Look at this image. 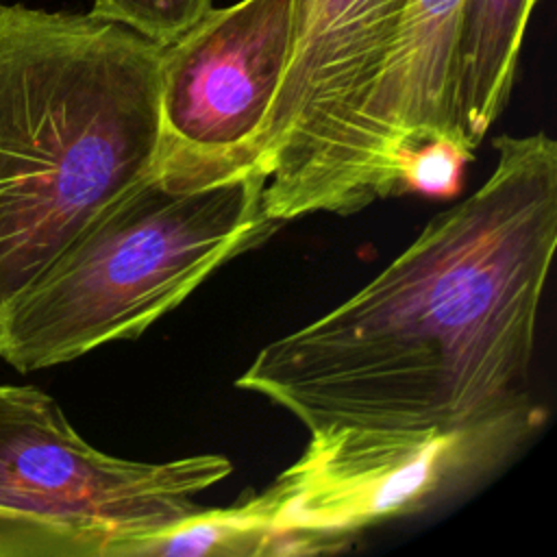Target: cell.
I'll use <instances>...</instances> for the list:
<instances>
[{"label": "cell", "mask_w": 557, "mask_h": 557, "mask_svg": "<svg viewBox=\"0 0 557 557\" xmlns=\"http://www.w3.org/2000/svg\"><path fill=\"white\" fill-rule=\"evenodd\" d=\"M292 39L294 0H239L161 46L152 174L185 189L252 170Z\"/></svg>", "instance_id": "obj_7"}, {"label": "cell", "mask_w": 557, "mask_h": 557, "mask_svg": "<svg viewBox=\"0 0 557 557\" xmlns=\"http://www.w3.org/2000/svg\"><path fill=\"white\" fill-rule=\"evenodd\" d=\"M540 422L520 418L459 433H309L302 455L259 492L276 555L346 548L366 527L450 496L503 463Z\"/></svg>", "instance_id": "obj_6"}, {"label": "cell", "mask_w": 557, "mask_h": 557, "mask_svg": "<svg viewBox=\"0 0 557 557\" xmlns=\"http://www.w3.org/2000/svg\"><path fill=\"white\" fill-rule=\"evenodd\" d=\"M0 557H94L72 531L0 507Z\"/></svg>", "instance_id": "obj_12"}, {"label": "cell", "mask_w": 557, "mask_h": 557, "mask_svg": "<svg viewBox=\"0 0 557 557\" xmlns=\"http://www.w3.org/2000/svg\"><path fill=\"white\" fill-rule=\"evenodd\" d=\"M472 150L453 141H431L420 146L407 161L400 176V194H422L446 198L457 194L463 168L472 161Z\"/></svg>", "instance_id": "obj_13"}, {"label": "cell", "mask_w": 557, "mask_h": 557, "mask_svg": "<svg viewBox=\"0 0 557 557\" xmlns=\"http://www.w3.org/2000/svg\"><path fill=\"white\" fill-rule=\"evenodd\" d=\"M540 0H461L455 41V111L476 148L509 102L522 39Z\"/></svg>", "instance_id": "obj_9"}, {"label": "cell", "mask_w": 557, "mask_h": 557, "mask_svg": "<svg viewBox=\"0 0 557 557\" xmlns=\"http://www.w3.org/2000/svg\"><path fill=\"white\" fill-rule=\"evenodd\" d=\"M0 4H2V2H0Z\"/></svg>", "instance_id": "obj_14"}, {"label": "cell", "mask_w": 557, "mask_h": 557, "mask_svg": "<svg viewBox=\"0 0 557 557\" xmlns=\"http://www.w3.org/2000/svg\"><path fill=\"white\" fill-rule=\"evenodd\" d=\"M159 50L91 13L0 4V324L154 170Z\"/></svg>", "instance_id": "obj_2"}, {"label": "cell", "mask_w": 557, "mask_h": 557, "mask_svg": "<svg viewBox=\"0 0 557 557\" xmlns=\"http://www.w3.org/2000/svg\"><path fill=\"white\" fill-rule=\"evenodd\" d=\"M281 226L263 209L257 168L185 189L150 174L102 209L9 307L0 359L30 374L135 339Z\"/></svg>", "instance_id": "obj_3"}, {"label": "cell", "mask_w": 557, "mask_h": 557, "mask_svg": "<svg viewBox=\"0 0 557 557\" xmlns=\"http://www.w3.org/2000/svg\"><path fill=\"white\" fill-rule=\"evenodd\" d=\"M409 0H294L292 54L255 168L285 224L376 202L374 117Z\"/></svg>", "instance_id": "obj_4"}, {"label": "cell", "mask_w": 557, "mask_h": 557, "mask_svg": "<svg viewBox=\"0 0 557 557\" xmlns=\"http://www.w3.org/2000/svg\"><path fill=\"white\" fill-rule=\"evenodd\" d=\"M259 557L276 555V535L259 494L228 507L196 509L146 540L139 557Z\"/></svg>", "instance_id": "obj_10"}, {"label": "cell", "mask_w": 557, "mask_h": 557, "mask_svg": "<svg viewBox=\"0 0 557 557\" xmlns=\"http://www.w3.org/2000/svg\"><path fill=\"white\" fill-rule=\"evenodd\" d=\"M459 11L461 0L407 2L374 117L372 183L376 200L400 194L403 170L420 146L453 141L468 148L455 111Z\"/></svg>", "instance_id": "obj_8"}, {"label": "cell", "mask_w": 557, "mask_h": 557, "mask_svg": "<svg viewBox=\"0 0 557 557\" xmlns=\"http://www.w3.org/2000/svg\"><path fill=\"white\" fill-rule=\"evenodd\" d=\"M231 472L209 453L157 463L109 455L44 389L0 383V507L76 533L94 557H139Z\"/></svg>", "instance_id": "obj_5"}, {"label": "cell", "mask_w": 557, "mask_h": 557, "mask_svg": "<svg viewBox=\"0 0 557 557\" xmlns=\"http://www.w3.org/2000/svg\"><path fill=\"white\" fill-rule=\"evenodd\" d=\"M211 4L213 0H94L89 13L165 46L196 24Z\"/></svg>", "instance_id": "obj_11"}, {"label": "cell", "mask_w": 557, "mask_h": 557, "mask_svg": "<svg viewBox=\"0 0 557 557\" xmlns=\"http://www.w3.org/2000/svg\"><path fill=\"white\" fill-rule=\"evenodd\" d=\"M487 178L374 278L265 344L235 387L307 433H459L542 420L529 394L557 246V144L500 135Z\"/></svg>", "instance_id": "obj_1"}]
</instances>
